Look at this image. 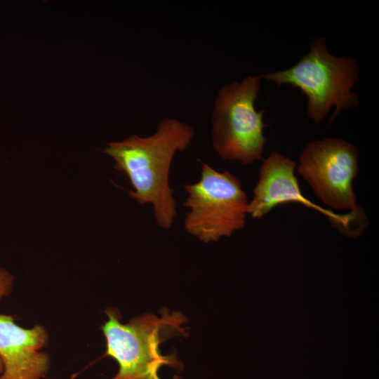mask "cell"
Returning a JSON list of instances; mask_svg holds the SVG:
<instances>
[{
    "label": "cell",
    "mask_w": 379,
    "mask_h": 379,
    "mask_svg": "<svg viewBox=\"0 0 379 379\" xmlns=\"http://www.w3.org/2000/svg\"><path fill=\"white\" fill-rule=\"evenodd\" d=\"M194 133L187 124L165 118L154 134L133 135L108 143L103 151L114 160V168L128 178L134 189L129 196L140 204H151L157 224L165 230L172 227L177 214L168 181L170 168L175 153L186 149Z\"/></svg>",
    "instance_id": "1"
},
{
    "label": "cell",
    "mask_w": 379,
    "mask_h": 379,
    "mask_svg": "<svg viewBox=\"0 0 379 379\" xmlns=\"http://www.w3.org/2000/svg\"><path fill=\"white\" fill-rule=\"evenodd\" d=\"M359 73L354 58L331 55L325 38L317 36L311 39L309 52L293 67L260 76L277 86L299 88L307 97V115L314 122L321 121L334 107L329 118L331 124L341 111L359 105V96L352 90Z\"/></svg>",
    "instance_id": "2"
},
{
    "label": "cell",
    "mask_w": 379,
    "mask_h": 379,
    "mask_svg": "<svg viewBox=\"0 0 379 379\" xmlns=\"http://www.w3.org/2000/svg\"><path fill=\"white\" fill-rule=\"evenodd\" d=\"M106 312L108 320L102 331L107 354L119 366L112 379H160L158 371L161 366L179 367L174 355L161 354L159 345L172 336L185 335L180 326L186 319L182 314H170L163 309L161 317L147 314L124 324L116 310L109 309Z\"/></svg>",
    "instance_id": "3"
},
{
    "label": "cell",
    "mask_w": 379,
    "mask_h": 379,
    "mask_svg": "<svg viewBox=\"0 0 379 379\" xmlns=\"http://www.w3.org/2000/svg\"><path fill=\"white\" fill-rule=\"evenodd\" d=\"M260 75L222 86L211 114V140L224 161L244 165L260 160L267 142L264 135L265 110L257 111L255 102L261 86Z\"/></svg>",
    "instance_id": "4"
},
{
    "label": "cell",
    "mask_w": 379,
    "mask_h": 379,
    "mask_svg": "<svg viewBox=\"0 0 379 379\" xmlns=\"http://www.w3.org/2000/svg\"><path fill=\"white\" fill-rule=\"evenodd\" d=\"M188 208L184 228L208 243L230 237L246 223L248 200L239 178L228 171H218L201 163L198 182L185 184Z\"/></svg>",
    "instance_id": "5"
},
{
    "label": "cell",
    "mask_w": 379,
    "mask_h": 379,
    "mask_svg": "<svg viewBox=\"0 0 379 379\" xmlns=\"http://www.w3.org/2000/svg\"><path fill=\"white\" fill-rule=\"evenodd\" d=\"M358 160V149L351 142L334 138L317 139L302 149L298 172L324 205L368 220L353 188Z\"/></svg>",
    "instance_id": "6"
},
{
    "label": "cell",
    "mask_w": 379,
    "mask_h": 379,
    "mask_svg": "<svg viewBox=\"0 0 379 379\" xmlns=\"http://www.w3.org/2000/svg\"><path fill=\"white\" fill-rule=\"evenodd\" d=\"M294 161L277 152L265 158L259 170L258 180L253 188V197L248 202V214L260 219L280 204L300 203L325 215L332 227L343 234L356 237L368 227V220L352 213L340 214L323 208L307 199L301 192L295 175Z\"/></svg>",
    "instance_id": "7"
},
{
    "label": "cell",
    "mask_w": 379,
    "mask_h": 379,
    "mask_svg": "<svg viewBox=\"0 0 379 379\" xmlns=\"http://www.w3.org/2000/svg\"><path fill=\"white\" fill-rule=\"evenodd\" d=\"M48 340L46 330L18 326L11 316L0 314V379H41L49 368L48 356L41 352Z\"/></svg>",
    "instance_id": "8"
},
{
    "label": "cell",
    "mask_w": 379,
    "mask_h": 379,
    "mask_svg": "<svg viewBox=\"0 0 379 379\" xmlns=\"http://www.w3.org/2000/svg\"><path fill=\"white\" fill-rule=\"evenodd\" d=\"M13 277L5 269L0 268V300L11 293L13 287Z\"/></svg>",
    "instance_id": "9"
},
{
    "label": "cell",
    "mask_w": 379,
    "mask_h": 379,
    "mask_svg": "<svg viewBox=\"0 0 379 379\" xmlns=\"http://www.w3.org/2000/svg\"><path fill=\"white\" fill-rule=\"evenodd\" d=\"M2 371H3V364L0 359V373H2Z\"/></svg>",
    "instance_id": "10"
}]
</instances>
